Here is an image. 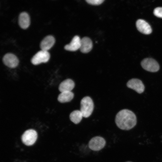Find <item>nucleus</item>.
Masks as SVG:
<instances>
[{
    "instance_id": "obj_14",
    "label": "nucleus",
    "mask_w": 162,
    "mask_h": 162,
    "mask_svg": "<svg viewBox=\"0 0 162 162\" xmlns=\"http://www.w3.org/2000/svg\"><path fill=\"white\" fill-rule=\"evenodd\" d=\"M75 86V83L71 79H67L62 82L59 85L58 89L61 92L71 91Z\"/></svg>"
},
{
    "instance_id": "obj_3",
    "label": "nucleus",
    "mask_w": 162,
    "mask_h": 162,
    "mask_svg": "<svg viewBox=\"0 0 162 162\" xmlns=\"http://www.w3.org/2000/svg\"><path fill=\"white\" fill-rule=\"evenodd\" d=\"M106 141L102 137L96 136L92 137L89 141L88 146L92 150L97 151L103 149L105 146Z\"/></svg>"
},
{
    "instance_id": "obj_6",
    "label": "nucleus",
    "mask_w": 162,
    "mask_h": 162,
    "mask_svg": "<svg viewBox=\"0 0 162 162\" xmlns=\"http://www.w3.org/2000/svg\"><path fill=\"white\" fill-rule=\"evenodd\" d=\"M141 64L144 69L150 72H157L160 68L158 62L152 58H147L144 59L142 61Z\"/></svg>"
},
{
    "instance_id": "obj_8",
    "label": "nucleus",
    "mask_w": 162,
    "mask_h": 162,
    "mask_svg": "<svg viewBox=\"0 0 162 162\" xmlns=\"http://www.w3.org/2000/svg\"><path fill=\"white\" fill-rule=\"evenodd\" d=\"M127 87L135 90L139 94L142 93L145 90V86L140 80L133 78L129 80L127 83Z\"/></svg>"
},
{
    "instance_id": "obj_16",
    "label": "nucleus",
    "mask_w": 162,
    "mask_h": 162,
    "mask_svg": "<svg viewBox=\"0 0 162 162\" xmlns=\"http://www.w3.org/2000/svg\"><path fill=\"white\" fill-rule=\"evenodd\" d=\"M69 117L71 121L75 124H77L81 122L83 116L80 110H76L70 113Z\"/></svg>"
},
{
    "instance_id": "obj_5",
    "label": "nucleus",
    "mask_w": 162,
    "mask_h": 162,
    "mask_svg": "<svg viewBox=\"0 0 162 162\" xmlns=\"http://www.w3.org/2000/svg\"><path fill=\"white\" fill-rule=\"evenodd\" d=\"M50 57V54L48 51L41 50L33 56L31 59V62L33 64L37 65L42 63L46 62Z\"/></svg>"
},
{
    "instance_id": "obj_15",
    "label": "nucleus",
    "mask_w": 162,
    "mask_h": 162,
    "mask_svg": "<svg viewBox=\"0 0 162 162\" xmlns=\"http://www.w3.org/2000/svg\"><path fill=\"white\" fill-rule=\"evenodd\" d=\"M74 94L71 91L64 92L61 93L58 97L59 102L62 103L68 102L74 98Z\"/></svg>"
},
{
    "instance_id": "obj_1",
    "label": "nucleus",
    "mask_w": 162,
    "mask_h": 162,
    "mask_svg": "<svg viewBox=\"0 0 162 162\" xmlns=\"http://www.w3.org/2000/svg\"><path fill=\"white\" fill-rule=\"evenodd\" d=\"M115 122L117 126L120 129L129 130L136 124V117L133 112L124 109L119 111L116 115Z\"/></svg>"
},
{
    "instance_id": "obj_13",
    "label": "nucleus",
    "mask_w": 162,
    "mask_h": 162,
    "mask_svg": "<svg viewBox=\"0 0 162 162\" xmlns=\"http://www.w3.org/2000/svg\"><path fill=\"white\" fill-rule=\"evenodd\" d=\"M92 42L91 39L88 37H84L81 39V46L80 50L83 53H87L92 49Z\"/></svg>"
},
{
    "instance_id": "obj_10",
    "label": "nucleus",
    "mask_w": 162,
    "mask_h": 162,
    "mask_svg": "<svg viewBox=\"0 0 162 162\" xmlns=\"http://www.w3.org/2000/svg\"><path fill=\"white\" fill-rule=\"evenodd\" d=\"M55 40L52 35L45 37L41 41L40 46L41 50L47 51L50 49L55 43Z\"/></svg>"
},
{
    "instance_id": "obj_19",
    "label": "nucleus",
    "mask_w": 162,
    "mask_h": 162,
    "mask_svg": "<svg viewBox=\"0 0 162 162\" xmlns=\"http://www.w3.org/2000/svg\"><path fill=\"white\" fill-rule=\"evenodd\" d=\"M126 162H131V161H126Z\"/></svg>"
},
{
    "instance_id": "obj_4",
    "label": "nucleus",
    "mask_w": 162,
    "mask_h": 162,
    "mask_svg": "<svg viewBox=\"0 0 162 162\" xmlns=\"http://www.w3.org/2000/svg\"><path fill=\"white\" fill-rule=\"evenodd\" d=\"M38 136L36 131L32 129L26 130L22 134L21 140L23 143L27 146L33 145L36 141Z\"/></svg>"
},
{
    "instance_id": "obj_18",
    "label": "nucleus",
    "mask_w": 162,
    "mask_h": 162,
    "mask_svg": "<svg viewBox=\"0 0 162 162\" xmlns=\"http://www.w3.org/2000/svg\"><path fill=\"white\" fill-rule=\"evenodd\" d=\"M104 0H87L86 1L88 4L93 5H99L102 4Z\"/></svg>"
},
{
    "instance_id": "obj_9",
    "label": "nucleus",
    "mask_w": 162,
    "mask_h": 162,
    "mask_svg": "<svg viewBox=\"0 0 162 162\" xmlns=\"http://www.w3.org/2000/svg\"><path fill=\"white\" fill-rule=\"evenodd\" d=\"M136 25L138 30L143 34H148L152 32V29L150 25L143 20H138L136 22Z\"/></svg>"
},
{
    "instance_id": "obj_2",
    "label": "nucleus",
    "mask_w": 162,
    "mask_h": 162,
    "mask_svg": "<svg viewBox=\"0 0 162 162\" xmlns=\"http://www.w3.org/2000/svg\"><path fill=\"white\" fill-rule=\"evenodd\" d=\"M94 107L93 100L89 96H86L82 98L80 101V111L83 117L87 118L92 114Z\"/></svg>"
},
{
    "instance_id": "obj_7",
    "label": "nucleus",
    "mask_w": 162,
    "mask_h": 162,
    "mask_svg": "<svg viewBox=\"0 0 162 162\" xmlns=\"http://www.w3.org/2000/svg\"><path fill=\"white\" fill-rule=\"evenodd\" d=\"M2 61L6 66L11 68L16 67L19 63L17 57L15 55L10 53L5 54L3 57Z\"/></svg>"
},
{
    "instance_id": "obj_12",
    "label": "nucleus",
    "mask_w": 162,
    "mask_h": 162,
    "mask_svg": "<svg viewBox=\"0 0 162 162\" xmlns=\"http://www.w3.org/2000/svg\"><path fill=\"white\" fill-rule=\"evenodd\" d=\"M30 18L29 15L26 12L20 13L18 16V22L20 27L24 29L27 28L30 24Z\"/></svg>"
},
{
    "instance_id": "obj_11",
    "label": "nucleus",
    "mask_w": 162,
    "mask_h": 162,
    "mask_svg": "<svg viewBox=\"0 0 162 162\" xmlns=\"http://www.w3.org/2000/svg\"><path fill=\"white\" fill-rule=\"evenodd\" d=\"M81 39L80 37L76 35L74 36L70 43L65 45L64 49L67 50L75 51L80 49L81 46Z\"/></svg>"
},
{
    "instance_id": "obj_17",
    "label": "nucleus",
    "mask_w": 162,
    "mask_h": 162,
    "mask_svg": "<svg viewBox=\"0 0 162 162\" xmlns=\"http://www.w3.org/2000/svg\"><path fill=\"white\" fill-rule=\"evenodd\" d=\"M153 13L156 16L162 18V7H157L154 10Z\"/></svg>"
}]
</instances>
